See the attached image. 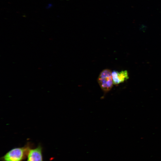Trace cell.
<instances>
[{"label":"cell","mask_w":161,"mask_h":161,"mask_svg":"<svg viewBox=\"0 0 161 161\" xmlns=\"http://www.w3.org/2000/svg\"><path fill=\"white\" fill-rule=\"evenodd\" d=\"M27 148H17L8 152L3 157L5 161H21L24 157Z\"/></svg>","instance_id":"7a4b0ae2"},{"label":"cell","mask_w":161,"mask_h":161,"mask_svg":"<svg viewBox=\"0 0 161 161\" xmlns=\"http://www.w3.org/2000/svg\"><path fill=\"white\" fill-rule=\"evenodd\" d=\"M27 161H43L42 149L40 146L29 150Z\"/></svg>","instance_id":"277c9868"},{"label":"cell","mask_w":161,"mask_h":161,"mask_svg":"<svg viewBox=\"0 0 161 161\" xmlns=\"http://www.w3.org/2000/svg\"><path fill=\"white\" fill-rule=\"evenodd\" d=\"M112 75L114 84L117 85L124 82L129 78V75L127 70L118 72L114 71L112 72Z\"/></svg>","instance_id":"3957f363"},{"label":"cell","mask_w":161,"mask_h":161,"mask_svg":"<svg viewBox=\"0 0 161 161\" xmlns=\"http://www.w3.org/2000/svg\"><path fill=\"white\" fill-rule=\"evenodd\" d=\"M98 82L103 91L105 92L110 91L114 84L111 71L108 69L103 70L98 76Z\"/></svg>","instance_id":"6da1fadb"}]
</instances>
